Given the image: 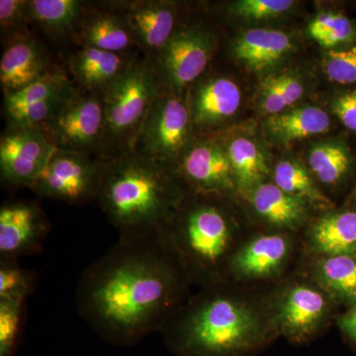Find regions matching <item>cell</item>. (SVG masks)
<instances>
[{"mask_svg": "<svg viewBox=\"0 0 356 356\" xmlns=\"http://www.w3.org/2000/svg\"><path fill=\"white\" fill-rule=\"evenodd\" d=\"M76 33L81 46L88 48L129 55L138 47L118 3L102 10L86 9Z\"/></svg>", "mask_w": 356, "mask_h": 356, "instance_id": "ac0fdd59", "label": "cell"}, {"mask_svg": "<svg viewBox=\"0 0 356 356\" xmlns=\"http://www.w3.org/2000/svg\"><path fill=\"white\" fill-rule=\"evenodd\" d=\"M55 149L40 128L7 126L0 138L1 181L31 188Z\"/></svg>", "mask_w": 356, "mask_h": 356, "instance_id": "8fae6325", "label": "cell"}, {"mask_svg": "<svg viewBox=\"0 0 356 356\" xmlns=\"http://www.w3.org/2000/svg\"><path fill=\"white\" fill-rule=\"evenodd\" d=\"M184 201L163 233L191 280L212 284L233 254V224L217 204L200 200L184 205Z\"/></svg>", "mask_w": 356, "mask_h": 356, "instance_id": "277c9868", "label": "cell"}, {"mask_svg": "<svg viewBox=\"0 0 356 356\" xmlns=\"http://www.w3.org/2000/svg\"><path fill=\"white\" fill-rule=\"evenodd\" d=\"M103 165L104 159L56 149L30 189L65 203L96 200Z\"/></svg>", "mask_w": 356, "mask_h": 356, "instance_id": "ba28073f", "label": "cell"}, {"mask_svg": "<svg viewBox=\"0 0 356 356\" xmlns=\"http://www.w3.org/2000/svg\"><path fill=\"white\" fill-rule=\"evenodd\" d=\"M331 298L320 288L295 284L280 295L274 312L278 330L293 343L316 336L331 314Z\"/></svg>", "mask_w": 356, "mask_h": 356, "instance_id": "7c38bea8", "label": "cell"}, {"mask_svg": "<svg viewBox=\"0 0 356 356\" xmlns=\"http://www.w3.org/2000/svg\"><path fill=\"white\" fill-rule=\"evenodd\" d=\"M292 50L291 37L277 30H248L238 35L233 44L236 60L254 72L270 69Z\"/></svg>", "mask_w": 356, "mask_h": 356, "instance_id": "44dd1931", "label": "cell"}, {"mask_svg": "<svg viewBox=\"0 0 356 356\" xmlns=\"http://www.w3.org/2000/svg\"><path fill=\"white\" fill-rule=\"evenodd\" d=\"M50 225L32 201H14L0 208V259H17L43 248Z\"/></svg>", "mask_w": 356, "mask_h": 356, "instance_id": "4fadbf2b", "label": "cell"}, {"mask_svg": "<svg viewBox=\"0 0 356 356\" xmlns=\"http://www.w3.org/2000/svg\"><path fill=\"white\" fill-rule=\"evenodd\" d=\"M266 127L273 139L291 143L327 133L331 127V119L327 112L318 107L304 106L270 115L267 118Z\"/></svg>", "mask_w": 356, "mask_h": 356, "instance_id": "d4e9b609", "label": "cell"}, {"mask_svg": "<svg viewBox=\"0 0 356 356\" xmlns=\"http://www.w3.org/2000/svg\"><path fill=\"white\" fill-rule=\"evenodd\" d=\"M214 50L212 36L199 28L177 31L153 63L161 86L180 95L197 81Z\"/></svg>", "mask_w": 356, "mask_h": 356, "instance_id": "9c48e42d", "label": "cell"}, {"mask_svg": "<svg viewBox=\"0 0 356 356\" xmlns=\"http://www.w3.org/2000/svg\"><path fill=\"white\" fill-rule=\"evenodd\" d=\"M177 173L136 153L105 159L96 201L122 238L165 231L184 192Z\"/></svg>", "mask_w": 356, "mask_h": 356, "instance_id": "7a4b0ae2", "label": "cell"}, {"mask_svg": "<svg viewBox=\"0 0 356 356\" xmlns=\"http://www.w3.org/2000/svg\"><path fill=\"white\" fill-rule=\"evenodd\" d=\"M226 151L235 175L236 187L250 191L257 185L264 184L269 170L266 159L252 140L238 138L229 143Z\"/></svg>", "mask_w": 356, "mask_h": 356, "instance_id": "4316f807", "label": "cell"}, {"mask_svg": "<svg viewBox=\"0 0 356 356\" xmlns=\"http://www.w3.org/2000/svg\"><path fill=\"white\" fill-rule=\"evenodd\" d=\"M32 22L26 0L0 1V32L4 47L18 40L31 36L28 24Z\"/></svg>", "mask_w": 356, "mask_h": 356, "instance_id": "d6a6232c", "label": "cell"}, {"mask_svg": "<svg viewBox=\"0 0 356 356\" xmlns=\"http://www.w3.org/2000/svg\"><path fill=\"white\" fill-rule=\"evenodd\" d=\"M309 165L321 182L334 185L350 172L351 156L348 147L341 144H321L311 149Z\"/></svg>", "mask_w": 356, "mask_h": 356, "instance_id": "83f0119b", "label": "cell"}, {"mask_svg": "<svg viewBox=\"0 0 356 356\" xmlns=\"http://www.w3.org/2000/svg\"><path fill=\"white\" fill-rule=\"evenodd\" d=\"M175 172L198 194L214 195L236 187L228 154L216 143L191 144L178 161Z\"/></svg>", "mask_w": 356, "mask_h": 356, "instance_id": "5bb4252c", "label": "cell"}, {"mask_svg": "<svg viewBox=\"0 0 356 356\" xmlns=\"http://www.w3.org/2000/svg\"><path fill=\"white\" fill-rule=\"evenodd\" d=\"M55 69L32 35L13 42L6 47L0 60L2 92L13 95Z\"/></svg>", "mask_w": 356, "mask_h": 356, "instance_id": "e0dca14e", "label": "cell"}, {"mask_svg": "<svg viewBox=\"0 0 356 356\" xmlns=\"http://www.w3.org/2000/svg\"><path fill=\"white\" fill-rule=\"evenodd\" d=\"M77 86L55 69L26 88L4 96L7 126L41 128L74 95Z\"/></svg>", "mask_w": 356, "mask_h": 356, "instance_id": "30bf717a", "label": "cell"}, {"mask_svg": "<svg viewBox=\"0 0 356 356\" xmlns=\"http://www.w3.org/2000/svg\"><path fill=\"white\" fill-rule=\"evenodd\" d=\"M294 3L292 0H240L234 2L229 10L245 19H268L286 13Z\"/></svg>", "mask_w": 356, "mask_h": 356, "instance_id": "d590c367", "label": "cell"}, {"mask_svg": "<svg viewBox=\"0 0 356 356\" xmlns=\"http://www.w3.org/2000/svg\"><path fill=\"white\" fill-rule=\"evenodd\" d=\"M274 184L281 191L304 199L307 202L331 205V201L318 191L306 168L295 161H283L276 165Z\"/></svg>", "mask_w": 356, "mask_h": 356, "instance_id": "f1b7e54d", "label": "cell"}, {"mask_svg": "<svg viewBox=\"0 0 356 356\" xmlns=\"http://www.w3.org/2000/svg\"><path fill=\"white\" fill-rule=\"evenodd\" d=\"M309 33L325 48H334L356 39V28L346 16L339 13L318 14L309 25Z\"/></svg>", "mask_w": 356, "mask_h": 356, "instance_id": "4dcf8cb0", "label": "cell"}, {"mask_svg": "<svg viewBox=\"0 0 356 356\" xmlns=\"http://www.w3.org/2000/svg\"><path fill=\"white\" fill-rule=\"evenodd\" d=\"M165 233L122 238L86 268L76 308L107 343L132 346L161 332L181 307L191 280Z\"/></svg>", "mask_w": 356, "mask_h": 356, "instance_id": "6da1fadb", "label": "cell"}, {"mask_svg": "<svg viewBox=\"0 0 356 356\" xmlns=\"http://www.w3.org/2000/svg\"><path fill=\"white\" fill-rule=\"evenodd\" d=\"M242 95L231 79L216 77L201 83L192 92L189 109L192 123L199 127H212L226 120L240 108Z\"/></svg>", "mask_w": 356, "mask_h": 356, "instance_id": "ffe728a7", "label": "cell"}, {"mask_svg": "<svg viewBox=\"0 0 356 356\" xmlns=\"http://www.w3.org/2000/svg\"><path fill=\"white\" fill-rule=\"evenodd\" d=\"M122 10L135 39L147 57L154 60L168 44L175 31L177 11L170 1L121 2Z\"/></svg>", "mask_w": 356, "mask_h": 356, "instance_id": "9a60e30c", "label": "cell"}, {"mask_svg": "<svg viewBox=\"0 0 356 356\" xmlns=\"http://www.w3.org/2000/svg\"><path fill=\"white\" fill-rule=\"evenodd\" d=\"M313 276L330 298L356 305V257H320L313 267Z\"/></svg>", "mask_w": 356, "mask_h": 356, "instance_id": "cb8c5ba5", "label": "cell"}, {"mask_svg": "<svg viewBox=\"0 0 356 356\" xmlns=\"http://www.w3.org/2000/svg\"><path fill=\"white\" fill-rule=\"evenodd\" d=\"M181 306L161 330L177 356H242L261 348L270 327L254 307L211 288Z\"/></svg>", "mask_w": 356, "mask_h": 356, "instance_id": "3957f363", "label": "cell"}, {"mask_svg": "<svg viewBox=\"0 0 356 356\" xmlns=\"http://www.w3.org/2000/svg\"><path fill=\"white\" fill-rule=\"evenodd\" d=\"M28 297L0 300V356H15Z\"/></svg>", "mask_w": 356, "mask_h": 356, "instance_id": "1f68e13d", "label": "cell"}, {"mask_svg": "<svg viewBox=\"0 0 356 356\" xmlns=\"http://www.w3.org/2000/svg\"><path fill=\"white\" fill-rule=\"evenodd\" d=\"M304 95V86L298 77L280 74L266 77L261 86V108L266 113H282L287 107L298 102Z\"/></svg>", "mask_w": 356, "mask_h": 356, "instance_id": "f546056e", "label": "cell"}, {"mask_svg": "<svg viewBox=\"0 0 356 356\" xmlns=\"http://www.w3.org/2000/svg\"><path fill=\"white\" fill-rule=\"evenodd\" d=\"M339 325L346 337L356 346V305L339 318Z\"/></svg>", "mask_w": 356, "mask_h": 356, "instance_id": "74e56055", "label": "cell"}, {"mask_svg": "<svg viewBox=\"0 0 356 356\" xmlns=\"http://www.w3.org/2000/svg\"><path fill=\"white\" fill-rule=\"evenodd\" d=\"M30 17L51 35L76 32L86 11V4L79 0H30Z\"/></svg>", "mask_w": 356, "mask_h": 356, "instance_id": "484cf974", "label": "cell"}, {"mask_svg": "<svg viewBox=\"0 0 356 356\" xmlns=\"http://www.w3.org/2000/svg\"><path fill=\"white\" fill-rule=\"evenodd\" d=\"M309 245L320 257H356V211L329 213L312 225Z\"/></svg>", "mask_w": 356, "mask_h": 356, "instance_id": "7402d4cb", "label": "cell"}, {"mask_svg": "<svg viewBox=\"0 0 356 356\" xmlns=\"http://www.w3.org/2000/svg\"><path fill=\"white\" fill-rule=\"evenodd\" d=\"M40 129L56 149L104 159L102 92L77 88L57 113Z\"/></svg>", "mask_w": 356, "mask_h": 356, "instance_id": "52a82bcc", "label": "cell"}, {"mask_svg": "<svg viewBox=\"0 0 356 356\" xmlns=\"http://www.w3.org/2000/svg\"><path fill=\"white\" fill-rule=\"evenodd\" d=\"M33 285V276L19 266L17 259H0V300L28 297Z\"/></svg>", "mask_w": 356, "mask_h": 356, "instance_id": "836d02e7", "label": "cell"}, {"mask_svg": "<svg viewBox=\"0 0 356 356\" xmlns=\"http://www.w3.org/2000/svg\"><path fill=\"white\" fill-rule=\"evenodd\" d=\"M355 203H356V191H355Z\"/></svg>", "mask_w": 356, "mask_h": 356, "instance_id": "f35d334b", "label": "cell"}, {"mask_svg": "<svg viewBox=\"0 0 356 356\" xmlns=\"http://www.w3.org/2000/svg\"><path fill=\"white\" fill-rule=\"evenodd\" d=\"M191 109L180 95L163 88L143 124L133 153L166 166H175L191 147Z\"/></svg>", "mask_w": 356, "mask_h": 356, "instance_id": "8992f818", "label": "cell"}, {"mask_svg": "<svg viewBox=\"0 0 356 356\" xmlns=\"http://www.w3.org/2000/svg\"><path fill=\"white\" fill-rule=\"evenodd\" d=\"M291 252L287 236L268 234L252 238L229 257L228 269L235 277L259 280L275 275Z\"/></svg>", "mask_w": 356, "mask_h": 356, "instance_id": "2e32d148", "label": "cell"}, {"mask_svg": "<svg viewBox=\"0 0 356 356\" xmlns=\"http://www.w3.org/2000/svg\"><path fill=\"white\" fill-rule=\"evenodd\" d=\"M161 90L153 60L146 58H135L103 91L104 159L133 153L143 124Z\"/></svg>", "mask_w": 356, "mask_h": 356, "instance_id": "5b68a950", "label": "cell"}, {"mask_svg": "<svg viewBox=\"0 0 356 356\" xmlns=\"http://www.w3.org/2000/svg\"><path fill=\"white\" fill-rule=\"evenodd\" d=\"M134 60L135 58L127 54L83 47L70 56L69 70L77 88L103 92L128 69Z\"/></svg>", "mask_w": 356, "mask_h": 356, "instance_id": "d6986e66", "label": "cell"}, {"mask_svg": "<svg viewBox=\"0 0 356 356\" xmlns=\"http://www.w3.org/2000/svg\"><path fill=\"white\" fill-rule=\"evenodd\" d=\"M332 111L348 130L356 132V88L337 96Z\"/></svg>", "mask_w": 356, "mask_h": 356, "instance_id": "8d00e7d4", "label": "cell"}, {"mask_svg": "<svg viewBox=\"0 0 356 356\" xmlns=\"http://www.w3.org/2000/svg\"><path fill=\"white\" fill-rule=\"evenodd\" d=\"M323 67L332 83H356V44L325 53Z\"/></svg>", "mask_w": 356, "mask_h": 356, "instance_id": "e575fe53", "label": "cell"}, {"mask_svg": "<svg viewBox=\"0 0 356 356\" xmlns=\"http://www.w3.org/2000/svg\"><path fill=\"white\" fill-rule=\"evenodd\" d=\"M255 212L269 224L280 229H294L307 216V201L290 195L275 184H261L250 191Z\"/></svg>", "mask_w": 356, "mask_h": 356, "instance_id": "603a6c76", "label": "cell"}]
</instances>
